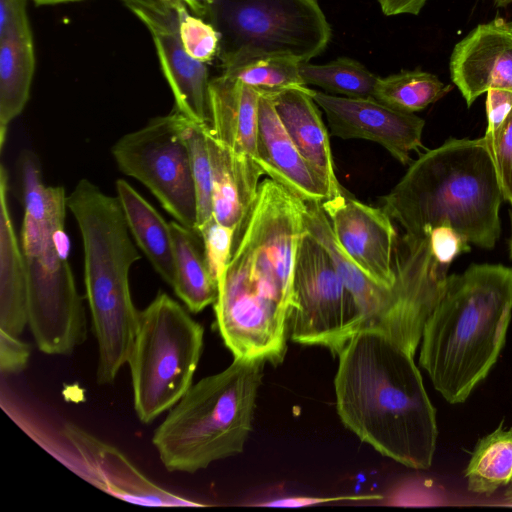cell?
Here are the masks:
<instances>
[{"label":"cell","mask_w":512,"mask_h":512,"mask_svg":"<svg viewBox=\"0 0 512 512\" xmlns=\"http://www.w3.org/2000/svg\"><path fill=\"white\" fill-rule=\"evenodd\" d=\"M179 25L182 44L193 59L206 63L211 61L219 50V34L212 24L199 16L189 13L187 5L181 0H173Z\"/></svg>","instance_id":"32"},{"label":"cell","mask_w":512,"mask_h":512,"mask_svg":"<svg viewBox=\"0 0 512 512\" xmlns=\"http://www.w3.org/2000/svg\"><path fill=\"white\" fill-rule=\"evenodd\" d=\"M511 4H512V0H511Z\"/></svg>","instance_id":"47"},{"label":"cell","mask_w":512,"mask_h":512,"mask_svg":"<svg viewBox=\"0 0 512 512\" xmlns=\"http://www.w3.org/2000/svg\"><path fill=\"white\" fill-rule=\"evenodd\" d=\"M186 117L176 109L123 135L113 146L119 169L141 182L181 225L196 231L197 207Z\"/></svg>","instance_id":"11"},{"label":"cell","mask_w":512,"mask_h":512,"mask_svg":"<svg viewBox=\"0 0 512 512\" xmlns=\"http://www.w3.org/2000/svg\"><path fill=\"white\" fill-rule=\"evenodd\" d=\"M257 152L264 174L303 201L331 197L329 186L300 154L266 94L259 97Z\"/></svg>","instance_id":"18"},{"label":"cell","mask_w":512,"mask_h":512,"mask_svg":"<svg viewBox=\"0 0 512 512\" xmlns=\"http://www.w3.org/2000/svg\"><path fill=\"white\" fill-rule=\"evenodd\" d=\"M512 318V268L472 264L448 275L422 332L419 363L450 404L467 400L505 345Z\"/></svg>","instance_id":"3"},{"label":"cell","mask_w":512,"mask_h":512,"mask_svg":"<svg viewBox=\"0 0 512 512\" xmlns=\"http://www.w3.org/2000/svg\"><path fill=\"white\" fill-rule=\"evenodd\" d=\"M464 476L468 491L488 497L512 483V427L501 424L478 441Z\"/></svg>","instance_id":"27"},{"label":"cell","mask_w":512,"mask_h":512,"mask_svg":"<svg viewBox=\"0 0 512 512\" xmlns=\"http://www.w3.org/2000/svg\"><path fill=\"white\" fill-rule=\"evenodd\" d=\"M448 267L432 255L429 237L398 234L391 303L378 329L413 355L420 344L424 325L443 294Z\"/></svg>","instance_id":"12"},{"label":"cell","mask_w":512,"mask_h":512,"mask_svg":"<svg viewBox=\"0 0 512 512\" xmlns=\"http://www.w3.org/2000/svg\"><path fill=\"white\" fill-rule=\"evenodd\" d=\"M512 110V89L491 88L486 92V130L496 129Z\"/></svg>","instance_id":"37"},{"label":"cell","mask_w":512,"mask_h":512,"mask_svg":"<svg viewBox=\"0 0 512 512\" xmlns=\"http://www.w3.org/2000/svg\"><path fill=\"white\" fill-rule=\"evenodd\" d=\"M503 193L482 138H451L422 153L384 197L382 208L403 233L429 237L447 225L470 245L491 249L500 232Z\"/></svg>","instance_id":"4"},{"label":"cell","mask_w":512,"mask_h":512,"mask_svg":"<svg viewBox=\"0 0 512 512\" xmlns=\"http://www.w3.org/2000/svg\"><path fill=\"white\" fill-rule=\"evenodd\" d=\"M305 209L306 202L281 184L270 178L260 183L213 304L234 358L273 364L284 358Z\"/></svg>","instance_id":"1"},{"label":"cell","mask_w":512,"mask_h":512,"mask_svg":"<svg viewBox=\"0 0 512 512\" xmlns=\"http://www.w3.org/2000/svg\"><path fill=\"white\" fill-rule=\"evenodd\" d=\"M429 244L434 258L446 266L461 253L470 251V244L447 225L437 226L430 232Z\"/></svg>","instance_id":"35"},{"label":"cell","mask_w":512,"mask_h":512,"mask_svg":"<svg viewBox=\"0 0 512 512\" xmlns=\"http://www.w3.org/2000/svg\"><path fill=\"white\" fill-rule=\"evenodd\" d=\"M62 434L75 450L87 480L121 500L146 506H201L158 486L119 449L66 423Z\"/></svg>","instance_id":"16"},{"label":"cell","mask_w":512,"mask_h":512,"mask_svg":"<svg viewBox=\"0 0 512 512\" xmlns=\"http://www.w3.org/2000/svg\"><path fill=\"white\" fill-rule=\"evenodd\" d=\"M175 277L172 288L189 312L198 313L214 304L218 284L205 255L200 234L177 221H171Z\"/></svg>","instance_id":"26"},{"label":"cell","mask_w":512,"mask_h":512,"mask_svg":"<svg viewBox=\"0 0 512 512\" xmlns=\"http://www.w3.org/2000/svg\"><path fill=\"white\" fill-rule=\"evenodd\" d=\"M300 64L291 57L269 56L224 70L222 74L242 82L260 94H271L307 86L300 75Z\"/></svg>","instance_id":"30"},{"label":"cell","mask_w":512,"mask_h":512,"mask_svg":"<svg viewBox=\"0 0 512 512\" xmlns=\"http://www.w3.org/2000/svg\"><path fill=\"white\" fill-rule=\"evenodd\" d=\"M149 30L175 109L192 122L210 126L209 73L182 44L173 0H122Z\"/></svg>","instance_id":"13"},{"label":"cell","mask_w":512,"mask_h":512,"mask_svg":"<svg viewBox=\"0 0 512 512\" xmlns=\"http://www.w3.org/2000/svg\"><path fill=\"white\" fill-rule=\"evenodd\" d=\"M428 0H377L386 16L418 15Z\"/></svg>","instance_id":"38"},{"label":"cell","mask_w":512,"mask_h":512,"mask_svg":"<svg viewBox=\"0 0 512 512\" xmlns=\"http://www.w3.org/2000/svg\"><path fill=\"white\" fill-rule=\"evenodd\" d=\"M293 289L288 334L294 342L325 347L338 355L355 334L367 328L354 295L324 247L306 229L298 242Z\"/></svg>","instance_id":"10"},{"label":"cell","mask_w":512,"mask_h":512,"mask_svg":"<svg viewBox=\"0 0 512 512\" xmlns=\"http://www.w3.org/2000/svg\"><path fill=\"white\" fill-rule=\"evenodd\" d=\"M197 232L202 238L210 271L218 284L232 255L235 231L213 218Z\"/></svg>","instance_id":"34"},{"label":"cell","mask_w":512,"mask_h":512,"mask_svg":"<svg viewBox=\"0 0 512 512\" xmlns=\"http://www.w3.org/2000/svg\"><path fill=\"white\" fill-rule=\"evenodd\" d=\"M197 4H199L206 12L208 8L216 1V0H194ZM206 17V16H205Z\"/></svg>","instance_id":"43"},{"label":"cell","mask_w":512,"mask_h":512,"mask_svg":"<svg viewBox=\"0 0 512 512\" xmlns=\"http://www.w3.org/2000/svg\"><path fill=\"white\" fill-rule=\"evenodd\" d=\"M312 97L335 137L376 142L403 165L411 162L412 152L423 148L425 121L414 113L395 110L373 97H344L316 90Z\"/></svg>","instance_id":"14"},{"label":"cell","mask_w":512,"mask_h":512,"mask_svg":"<svg viewBox=\"0 0 512 512\" xmlns=\"http://www.w3.org/2000/svg\"><path fill=\"white\" fill-rule=\"evenodd\" d=\"M15 2L16 0H0V32L7 27L12 16Z\"/></svg>","instance_id":"40"},{"label":"cell","mask_w":512,"mask_h":512,"mask_svg":"<svg viewBox=\"0 0 512 512\" xmlns=\"http://www.w3.org/2000/svg\"><path fill=\"white\" fill-rule=\"evenodd\" d=\"M26 0H16L11 19L0 32V149L10 123L23 111L30 95L35 56Z\"/></svg>","instance_id":"21"},{"label":"cell","mask_w":512,"mask_h":512,"mask_svg":"<svg viewBox=\"0 0 512 512\" xmlns=\"http://www.w3.org/2000/svg\"><path fill=\"white\" fill-rule=\"evenodd\" d=\"M305 85H314L333 95L373 97L377 76L360 62L339 57L325 64L301 63L299 67Z\"/></svg>","instance_id":"29"},{"label":"cell","mask_w":512,"mask_h":512,"mask_svg":"<svg viewBox=\"0 0 512 512\" xmlns=\"http://www.w3.org/2000/svg\"><path fill=\"white\" fill-rule=\"evenodd\" d=\"M334 379L342 423L383 456L412 469L432 465L438 426L414 355L381 329L355 334Z\"/></svg>","instance_id":"2"},{"label":"cell","mask_w":512,"mask_h":512,"mask_svg":"<svg viewBox=\"0 0 512 512\" xmlns=\"http://www.w3.org/2000/svg\"><path fill=\"white\" fill-rule=\"evenodd\" d=\"M83 243L84 283L98 345L96 380L112 383L127 363L139 310L133 304L129 272L141 256L118 197L81 179L67 196Z\"/></svg>","instance_id":"6"},{"label":"cell","mask_w":512,"mask_h":512,"mask_svg":"<svg viewBox=\"0 0 512 512\" xmlns=\"http://www.w3.org/2000/svg\"><path fill=\"white\" fill-rule=\"evenodd\" d=\"M304 225L324 247L338 275L354 295L366 317L367 328H378L391 303V288L379 286L368 278L338 245L321 202H306Z\"/></svg>","instance_id":"24"},{"label":"cell","mask_w":512,"mask_h":512,"mask_svg":"<svg viewBox=\"0 0 512 512\" xmlns=\"http://www.w3.org/2000/svg\"><path fill=\"white\" fill-rule=\"evenodd\" d=\"M206 18L219 34L223 71L269 56L307 63L331 38L318 0H216Z\"/></svg>","instance_id":"9"},{"label":"cell","mask_w":512,"mask_h":512,"mask_svg":"<svg viewBox=\"0 0 512 512\" xmlns=\"http://www.w3.org/2000/svg\"><path fill=\"white\" fill-rule=\"evenodd\" d=\"M338 245L373 282L390 289L397 229L378 207L364 204L345 191L321 202Z\"/></svg>","instance_id":"15"},{"label":"cell","mask_w":512,"mask_h":512,"mask_svg":"<svg viewBox=\"0 0 512 512\" xmlns=\"http://www.w3.org/2000/svg\"><path fill=\"white\" fill-rule=\"evenodd\" d=\"M24 206L21 249L28 281V325L40 351L69 355L87 337V320L68 261L67 196L45 185L30 151L20 157Z\"/></svg>","instance_id":"5"},{"label":"cell","mask_w":512,"mask_h":512,"mask_svg":"<svg viewBox=\"0 0 512 512\" xmlns=\"http://www.w3.org/2000/svg\"><path fill=\"white\" fill-rule=\"evenodd\" d=\"M36 5H53L60 3L76 2L82 0H32Z\"/></svg>","instance_id":"42"},{"label":"cell","mask_w":512,"mask_h":512,"mask_svg":"<svg viewBox=\"0 0 512 512\" xmlns=\"http://www.w3.org/2000/svg\"><path fill=\"white\" fill-rule=\"evenodd\" d=\"M209 93L208 132L237 161L264 175L257 152L259 92L221 74L210 80Z\"/></svg>","instance_id":"19"},{"label":"cell","mask_w":512,"mask_h":512,"mask_svg":"<svg viewBox=\"0 0 512 512\" xmlns=\"http://www.w3.org/2000/svg\"><path fill=\"white\" fill-rule=\"evenodd\" d=\"M205 134L212 169L213 217L233 229L236 237L256 198L262 175L237 161L212 137L208 127Z\"/></svg>","instance_id":"23"},{"label":"cell","mask_w":512,"mask_h":512,"mask_svg":"<svg viewBox=\"0 0 512 512\" xmlns=\"http://www.w3.org/2000/svg\"><path fill=\"white\" fill-rule=\"evenodd\" d=\"M205 128L206 126L198 125L188 118L185 119L184 136L190 152L196 194V231L214 218L212 205V169Z\"/></svg>","instance_id":"31"},{"label":"cell","mask_w":512,"mask_h":512,"mask_svg":"<svg viewBox=\"0 0 512 512\" xmlns=\"http://www.w3.org/2000/svg\"><path fill=\"white\" fill-rule=\"evenodd\" d=\"M493 160L504 200L512 206V110L506 119L483 136Z\"/></svg>","instance_id":"33"},{"label":"cell","mask_w":512,"mask_h":512,"mask_svg":"<svg viewBox=\"0 0 512 512\" xmlns=\"http://www.w3.org/2000/svg\"><path fill=\"white\" fill-rule=\"evenodd\" d=\"M312 93L313 89L303 86L266 95L294 145L327 183L333 197L344 190L335 174L329 134Z\"/></svg>","instance_id":"20"},{"label":"cell","mask_w":512,"mask_h":512,"mask_svg":"<svg viewBox=\"0 0 512 512\" xmlns=\"http://www.w3.org/2000/svg\"><path fill=\"white\" fill-rule=\"evenodd\" d=\"M171 1V0H167ZM183 1L197 16L199 17H205L206 12L205 10L197 4L194 0H181Z\"/></svg>","instance_id":"41"},{"label":"cell","mask_w":512,"mask_h":512,"mask_svg":"<svg viewBox=\"0 0 512 512\" xmlns=\"http://www.w3.org/2000/svg\"><path fill=\"white\" fill-rule=\"evenodd\" d=\"M504 501L512 504V483L508 485V488L504 492Z\"/></svg>","instance_id":"44"},{"label":"cell","mask_w":512,"mask_h":512,"mask_svg":"<svg viewBox=\"0 0 512 512\" xmlns=\"http://www.w3.org/2000/svg\"><path fill=\"white\" fill-rule=\"evenodd\" d=\"M30 357L29 346L18 336L0 329V371L2 375L19 373L25 369Z\"/></svg>","instance_id":"36"},{"label":"cell","mask_w":512,"mask_h":512,"mask_svg":"<svg viewBox=\"0 0 512 512\" xmlns=\"http://www.w3.org/2000/svg\"><path fill=\"white\" fill-rule=\"evenodd\" d=\"M496 7H507L511 4V0H493Z\"/></svg>","instance_id":"45"},{"label":"cell","mask_w":512,"mask_h":512,"mask_svg":"<svg viewBox=\"0 0 512 512\" xmlns=\"http://www.w3.org/2000/svg\"><path fill=\"white\" fill-rule=\"evenodd\" d=\"M379 498L376 495H364V496H345V497H336V498H316V497H289L283 498L279 500H274L272 502H268L267 506H280V507H297V506H305L312 504H320L323 502L341 500V499H353V500H365V499H375Z\"/></svg>","instance_id":"39"},{"label":"cell","mask_w":512,"mask_h":512,"mask_svg":"<svg viewBox=\"0 0 512 512\" xmlns=\"http://www.w3.org/2000/svg\"><path fill=\"white\" fill-rule=\"evenodd\" d=\"M449 69L468 107L491 88L512 89V20L477 25L454 46Z\"/></svg>","instance_id":"17"},{"label":"cell","mask_w":512,"mask_h":512,"mask_svg":"<svg viewBox=\"0 0 512 512\" xmlns=\"http://www.w3.org/2000/svg\"><path fill=\"white\" fill-rule=\"evenodd\" d=\"M452 89L436 75L422 71L402 70L378 77L373 98L395 110L414 113L443 98Z\"/></svg>","instance_id":"28"},{"label":"cell","mask_w":512,"mask_h":512,"mask_svg":"<svg viewBox=\"0 0 512 512\" xmlns=\"http://www.w3.org/2000/svg\"><path fill=\"white\" fill-rule=\"evenodd\" d=\"M264 364L234 358L223 371L192 384L152 437L167 470L195 473L243 451Z\"/></svg>","instance_id":"7"},{"label":"cell","mask_w":512,"mask_h":512,"mask_svg":"<svg viewBox=\"0 0 512 512\" xmlns=\"http://www.w3.org/2000/svg\"><path fill=\"white\" fill-rule=\"evenodd\" d=\"M203 343V326L166 293L159 292L139 311L127 364L142 423L169 411L192 386Z\"/></svg>","instance_id":"8"},{"label":"cell","mask_w":512,"mask_h":512,"mask_svg":"<svg viewBox=\"0 0 512 512\" xmlns=\"http://www.w3.org/2000/svg\"><path fill=\"white\" fill-rule=\"evenodd\" d=\"M510 250H511V256H512V239H511Z\"/></svg>","instance_id":"46"},{"label":"cell","mask_w":512,"mask_h":512,"mask_svg":"<svg viewBox=\"0 0 512 512\" xmlns=\"http://www.w3.org/2000/svg\"><path fill=\"white\" fill-rule=\"evenodd\" d=\"M9 174L0 167V329L14 336L28 324V281L9 209Z\"/></svg>","instance_id":"22"},{"label":"cell","mask_w":512,"mask_h":512,"mask_svg":"<svg viewBox=\"0 0 512 512\" xmlns=\"http://www.w3.org/2000/svg\"><path fill=\"white\" fill-rule=\"evenodd\" d=\"M116 191L137 247L144 253L154 270L172 287L175 259L170 222H166L127 181L118 179Z\"/></svg>","instance_id":"25"}]
</instances>
